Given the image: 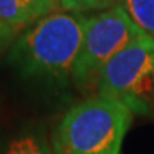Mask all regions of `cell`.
Segmentation results:
<instances>
[{"label":"cell","mask_w":154,"mask_h":154,"mask_svg":"<svg viewBox=\"0 0 154 154\" xmlns=\"http://www.w3.org/2000/svg\"><path fill=\"white\" fill-rule=\"evenodd\" d=\"M56 11H61L60 0H0V20L19 32Z\"/></svg>","instance_id":"5b68a950"},{"label":"cell","mask_w":154,"mask_h":154,"mask_svg":"<svg viewBox=\"0 0 154 154\" xmlns=\"http://www.w3.org/2000/svg\"><path fill=\"white\" fill-rule=\"evenodd\" d=\"M116 5H119V0H60L61 10L77 14L103 11Z\"/></svg>","instance_id":"ba28073f"},{"label":"cell","mask_w":154,"mask_h":154,"mask_svg":"<svg viewBox=\"0 0 154 154\" xmlns=\"http://www.w3.org/2000/svg\"><path fill=\"white\" fill-rule=\"evenodd\" d=\"M96 90L134 114H147L154 106V38L144 34L116 54L101 70Z\"/></svg>","instance_id":"277c9868"},{"label":"cell","mask_w":154,"mask_h":154,"mask_svg":"<svg viewBox=\"0 0 154 154\" xmlns=\"http://www.w3.org/2000/svg\"><path fill=\"white\" fill-rule=\"evenodd\" d=\"M86 14L56 11L17 36L6 53L22 80L51 90L73 84V70L86 27Z\"/></svg>","instance_id":"6da1fadb"},{"label":"cell","mask_w":154,"mask_h":154,"mask_svg":"<svg viewBox=\"0 0 154 154\" xmlns=\"http://www.w3.org/2000/svg\"><path fill=\"white\" fill-rule=\"evenodd\" d=\"M19 34H20L19 30L13 29L3 20H0V56L7 53V50L11 47V44L14 43Z\"/></svg>","instance_id":"9c48e42d"},{"label":"cell","mask_w":154,"mask_h":154,"mask_svg":"<svg viewBox=\"0 0 154 154\" xmlns=\"http://www.w3.org/2000/svg\"><path fill=\"white\" fill-rule=\"evenodd\" d=\"M141 36L144 33L120 5L87 16L73 70V86L82 91L96 88L106 64Z\"/></svg>","instance_id":"3957f363"},{"label":"cell","mask_w":154,"mask_h":154,"mask_svg":"<svg viewBox=\"0 0 154 154\" xmlns=\"http://www.w3.org/2000/svg\"><path fill=\"white\" fill-rule=\"evenodd\" d=\"M119 5L146 36L154 38V0H119Z\"/></svg>","instance_id":"8992f818"},{"label":"cell","mask_w":154,"mask_h":154,"mask_svg":"<svg viewBox=\"0 0 154 154\" xmlns=\"http://www.w3.org/2000/svg\"><path fill=\"white\" fill-rule=\"evenodd\" d=\"M133 113L120 100L96 93L72 106L53 130L54 154H120Z\"/></svg>","instance_id":"7a4b0ae2"},{"label":"cell","mask_w":154,"mask_h":154,"mask_svg":"<svg viewBox=\"0 0 154 154\" xmlns=\"http://www.w3.org/2000/svg\"><path fill=\"white\" fill-rule=\"evenodd\" d=\"M3 154H54L53 149L42 136L23 134L11 140Z\"/></svg>","instance_id":"52a82bcc"}]
</instances>
